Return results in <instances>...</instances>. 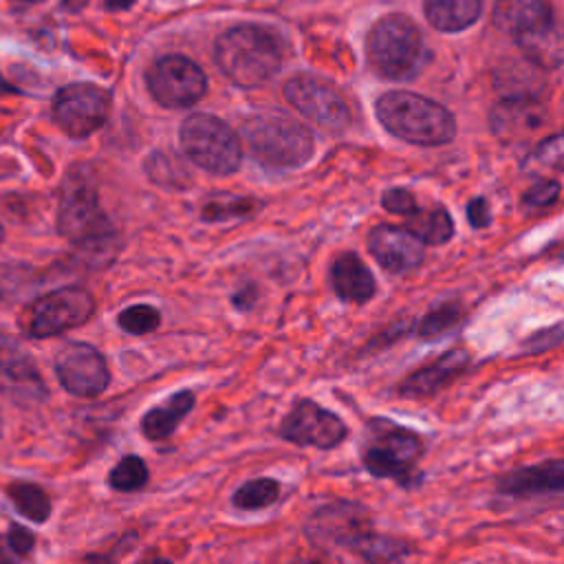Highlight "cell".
Returning a JSON list of instances; mask_svg holds the SVG:
<instances>
[{"label":"cell","mask_w":564,"mask_h":564,"mask_svg":"<svg viewBox=\"0 0 564 564\" xmlns=\"http://www.w3.org/2000/svg\"><path fill=\"white\" fill-rule=\"evenodd\" d=\"M55 375L75 397H97L108 388L110 372L104 355L84 341H68L55 357Z\"/></svg>","instance_id":"cell-13"},{"label":"cell","mask_w":564,"mask_h":564,"mask_svg":"<svg viewBox=\"0 0 564 564\" xmlns=\"http://www.w3.org/2000/svg\"><path fill=\"white\" fill-rule=\"evenodd\" d=\"M357 553L364 560L370 562H394L408 555V546L403 542H397L392 538H379V535H368L361 546L357 549Z\"/></svg>","instance_id":"cell-34"},{"label":"cell","mask_w":564,"mask_h":564,"mask_svg":"<svg viewBox=\"0 0 564 564\" xmlns=\"http://www.w3.org/2000/svg\"><path fill=\"white\" fill-rule=\"evenodd\" d=\"M330 284L346 302H366L375 295V278L357 253H341L330 267Z\"/></svg>","instance_id":"cell-22"},{"label":"cell","mask_w":564,"mask_h":564,"mask_svg":"<svg viewBox=\"0 0 564 564\" xmlns=\"http://www.w3.org/2000/svg\"><path fill=\"white\" fill-rule=\"evenodd\" d=\"M560 196V183L553 178H544L533 183L524 194H522V205L529 209H544L551 207Z\"/></svg>","instance_id":"cell-36"},{"label":"cell","mask_w":564,"mask_h":564,"mask_svg":"<svg viewBox=\"0 0 564 564\" xmlns=\"http://www.w3.org/2000/svg\"><path fill=\"white\" fill-rule=\"evenodd\" d=\"M245 141L253 156L278 170L300 167L313 154V134L308 128L282 112H262L247 119L242 126Z\"/></svg>","instance_id":"cell-5"},{"label":"cell","mask_w":564,"mask_h":564,"mask_svg":"<svg viewBox=\"0 0 564 564\" xmlns=\"http://www.w3.org/2000/svg\"><path fill=\"white\" fill-rule=\"evenodd\" d=\"M110 112V95L95 84H68L53 97L55 123L75 139L93 134Z\"/></svg>","instance_id":"cell-10"},{"label":"cell","mask_w":564,"mask_h":564,"mask_svg":"<svg viewBox=\"0 0 564 564\" xmlns=\"http://www.w3.org/2000/svg\"><path fill=\"white\" fill-rule=\"evenodd\" d=\"M0 242H2V227H0Z\"/></svg>","instance_id":"cell-43"},{"label":"cell","mask_w":564,"mask_h":564,"mask_svg":"<svg viewBox=\"0 0 564 564\" xmlns=\"http://www.w3.org/2000/svg\"><path fill=\"white\" fill-rule=\"evenodd\" d=\"M467 220H469V225L474 229H482V227H487L491 223V209H489L487 198L476 196V198L469 200V205H467Z\"/></svg>","instance_id":"cell-38"},{"label":"cell","mask_w":564,"mask_h":564,"mask_svg":"<svg viewBox=\"0 0 564 564\" xmlns=\"http://www.w3.org/2000/svg\"><path fill=\"white\" fill-rule=\"evenodd\" d=\"M0 386L44 397L46 386L29 350L11 335H0Z\"/></svg>","instance_id":"cell-16"},{"label":"cell","mask_w":564,"mask_h":564,"mask_svg":"<svg viewBox=\"0 0 564 564\" xmlns=\"http://www.w3.org/2000/svg\"><path fill=\"white\" fill-rule=\"evenodd\" d=\"M306 535L322 549H359L370 535V516L355 502H333L322 507L306 524Z\"/></svg>","instance_id":"cell-12"},{"label":"cell","mask_w":564,"mask_h":564,"mask_svg":"<svg viewBox=\"0 0 564 564\" xmlns=\"http://www.w3.org/2000/svg\"><path fill=\"white\" fill-rule=\"evenodd\" d=\"M117 324L130 335H145L161 324V313L150 304H134L119 313Z\"/></svg>","instance_id":"cell-33"},{"label":"cell","mask_w":564,"mask_h":564,"mask_svg":"<svg viewBox=\"0 0 564 564\" xmlns=\"http://www.w3.org/2000/svg\"><path fill=\"white\" fill-rule=\"evenodd\" d=\"M15 2H22V4H35V2H42V0H15Z\"/></svg>","instance_id":"cell-42"},{"label":"cell","mask_w":564,"mask_h":564,"mask_svg":"<svg viewBox=\"0 0 564 564\" xmlns=\"http://www.w3.org/2000/svg\"><path fill=\"white\" fill-rule=\"evenodd\" d=\"M31 284V269L24 264H0V308L13 304Z\"/></svg>","instance_id":"cell-32"},{"label":"cell","mask_w":564,"mask_h":564,"mask_svg":"<svg viewBox=\"0 0 564 564\" xmlns=\"http://www.w3.org/2000/svg\"><path fill=\"white\" fill-rule=\"evenodd\" d=\"M538 165L564 172V130L540 141L531 154Z\"/></svg>","instance_id":"cell-35"},{"label":"cell","mask_w":564,"mask_h":564,"mask_svg":"<svg viewBox=\"0 0 564 564\" xmlns=\"http://www.w3.org/2000/svg\"><path fill=\"white\" fill-rule=\"evenodd\" d=\"M524 57L540 68H557L564 64V24L555 18L516 37Z\"/></svg>","instance_id":"cell-20"},{"label":"cell","mask_w":564,"mask_h":564,"mask_svg":"<svg viewBox=\"0 0 564 564\" xmlns=\"http://www.w3.org/2000/svg\"><path fill=\"white\" fill-rule=\"evenodd\" d=\"M218 68L242 88L269 82L282 66L280 42L262 26L240 24L225 31L214 48Z\"/></svg>","instance_id":"cell-3"},{"label":"cell","mask_w":564,"mask_h":564,"mask_svg":"<svg viewBox=\"0 0 564 564\" xmlns=\"http://www.w3.org/2000/svg\"><path fill=\"white\" fill-rule=\"evenodd\" d=\"M549 0H496L491 20L494 24L513 37L551 20Z\"/></svg>","instance_id":"cell-21"},{"label":"cell","mask_w":564,"mask_h":564,"mask_svg":"<svg viewBox=\"0 0 564 564\" xmlns=\"http://www.w3.org/2000/svg\"><path fill=\"white\" fill-rule=\"evenodd\" d=\"M181 145L185 154L212 174H231L240 167V139L229 123L214 115H189L181 126Z\"/></svg>","instance_id":"cell-7"},{"label":"cell","mask_w":564,"mask_h":564,"mask_svg":"<svg viewBox=\"0 0 564 564\" xmlns=\"http://www.w3.org/2000/svg\"><path fill=\"white\" fill-rule=\"evenodd\" d=\"M9 498L13 500L18 511L33 522H44L51 516V500L37 485L13 482L9 487Z\"/></svg>","instance_id":"cell-26"},{"label":"cell","mask_w":564,"mask_h":564,"mask_svg":"<svg viewBox=\"0 0 564 564\" xmlns=\"http://www.w3.org/2000/svg\"><path fill=\"white\" fill-rule=\"evenodd\" d=\"M286 101L313 123L326 130H344L350 123V108L341 93L313 75H295L284 84Z\"/></svg>","instance_id":"cell-11"},{"label":"cell","mask_w":564,"mask_h":564,"mask_svg":"<svg viewBox=\"0 0 564 564\" xmlns=\"http://www.w3.org/2000/svg\"><path fill=\"white\" fill-rule=\"evenodd\" d=\"M280 496V485L273 478H256L238 487L234 494V505L238 509H264L273 505Z\"/></svg>","instance_id":"cell-29"},{"label":"cell","mask_w":564,"mask_h":564,"mask_svg":"<svg viewBox=\"0 0 564 564\" xmlns=\"http://www.w3.org/2000/svg\"><path fill=\"white\" fill-rule=\"evenodd\" d=\"M482 0H425L427 22L443 33H456L471 26L480 15Z\"/></svg>","instance_id":"cell-23"},{"label":"cell","mask_w":564,"mask_h":564,"mask_svg":"<svg viewBox=\"0 0 564 564\" xmlns=\"http://www.w3.org/2000/svg\"><path fill=\"white\" fill-rule=\"evenodd\" d=\"M498 491L507 496L564 491V458H553L538 465L513 469L498 480Z\"/></svg>","instance_id":"cell-17"},{"label":"cell","mask_w":564,"mask_h":564,"mask_svg":"<svg viewBox=\"0 0 564 564\" xmlns=\"http://www.w3.org/2000/svg\"><path fill=\"white\" fill-rule=\"evenodd\" d=\"M458 322H460V306L456 302H447V304H441L434 311H430L419 322L416 335L423 341H434V339L443 337L445 333H449L452 328H456Z\"/></svg>","instance_id":"cell-28"},{"label":"cell","mask_w":564,"mask_h":564,"mask_svg":"<svg viewBox=\"0 0 564 564\" xmlns=\"http://www.w3.org/2000/svg\"><path fill=\"white\" fill-rule=\"evenodd\" d=\"M86 4V0H64V7L68 9V11H77V9H82Z\"/></svg>","instance_id":"cell-41"},{"label":"cell","mask_w":564,"mask_h":564,"mask_svg":"<svg viewBox=\"0 0 564 564\" xmlns=\"http://www.w3.org/2000/svg\"><path fill=\"white\" fill-rule=\"evenodd\" d=\"M423 240L408 227L377 225L368 234V249L375 260L390 273H403L421 264Z\"/></svg>","instance_id":"cell-15"},{"label":"cell","mask_w":564,"mask_h":564,"mask_svg":"<svg viewBox=\"0 0 564 564\" xmlns=\"http://www.w3.org/2000/svg\"><path fill=\"white\" fill-rule=\"evenodd\" d=\"M423 452V441L412 430L392 421H372L368 425L361 460L377 478H392L403 487L421 480L414 465Z\"/></svg>","instance_id":"cell-6"},{"label":"cell","mask_w":564,"mask_h":564,"mask_svg":"<svg viewBox=\"0 0 564 564\" xmlns=\"http://www.w3.org/2000/svg\"><path fill=\"white\" fill-rule=\"evenodd\" d=\"M148 482V467L139 456H123L110 471V487L117 491H137Z\"/></svg>","instance_id":"cell-31"},{"label":"cell","mask_w":564,"mask_h":564,"mask_svg":"<svg viewBox=\"0 0 564 564\" xmlns=\"http://www.w3.org/2000/svg\"><path fill=\"white\" fill-rule=\"evenodd\" d=\"M192 408H194V394L187 390L176 392L159 408L145 412V416L141 419V432L152 441H163L176 430V425L185 419V414H189Z\"/></svg>","instance_id":"cell-24"},{"label":"cell","mask_w":564,"mask_h":564,"mask_svg":"<svg viewBox=\"0 0 564 564\" xmlns=\"http://www.w3.org/2000/svg\"><path fill=\"white\" fill-rule=\"evenodd\" d=\"M57 229L82 251L112 256L115 231L99 207L95 174L88 165L70 167L62 183Z\"/></svg>","instance_id":"cell-1"},{"label":"cell","mask_w":564,"mask_h":564,"mask_svg":"<svg viewBox=\"0 0 564 564\" xmlns=\"http://www.w3.org/2000/svg\"><path fill=\"white\" fill-rule=\"evenodd\" d=\"M375 112L392 137L414 145H443L456 134L454 115L438 101L416 93L390 90L377 99Z\"/></svg>","instance_id":"cell-2"},{"label":"cell","mask_w":564,"mask_h":564,"mask_svg":"<svg viewBox=\"0 0 564 564\" xmlns=\"http://www.w3.org/2000/svg\"><path fill=\"white\" fill-rule=\"evenodd\" d=\"M280 434L297 445H313V447H335L348 434L344 421L317 405L315 401H297V405L284 416L280 425Z\"/></svg>","instance_id":"cell-14"},{"label":"cell","mask_w":564,"mask_h":564,"mask_svg":"<svg viewBox=\"0 0 564 564\" xmlns=\"http://www.w3.org/2000/svg\"><path fill=\"white\" fill-rule=\"evenodd\" d=\"M469 364V355L463 348L456 350H447L443 357L434 359L432 364L419 368L416 372H412L410 377H405L399 386V394L403 397H427L432 392H436L438 388H443L447 381H452L456 375H460Z\"/></svg>","instance_id":"cell-18"},{"label":"cell","mask_w":564,"mask_h":564,"mask_svg":"<svg viewBox=\"0 0 564 564\" xmlns=\"http://www.w3.org/2000/svg\"><path fill=\"white\" fill-rule=\"evenodd\" d=\"M132 2H134V0H106V7L119 11V9H128Z\"/></svg>","instance_id":"cell-40"},{"label":"cell","mask_w":564,"mask_h":564,"mask_svg":"<svg viewBox=\"0 0 564 564\" xmlns=\"http://www.w3.org/2000/svg\"><path fill=\"white\" fill-rule=\"evenodd\" d=\"M7 542H9V549H11L13 553L26 555V553H31V549H33V533L26 531V529H22V527H18V524H11L9 535H7Z\"/></svg>","instance_id":"cell-39"},{"label":"cell","mask_w":564,"mask_h":564,"mask_svg":"<svg viewBox=\"0 0 564 564\" xmlns=\"http://www.w3.org/2000/svg\"><path fill=\"white\" fill-rule=\"evenodd\" d=\"M370 68L392 82L414 79L427 59L425 42L416 24L403 13L381 18L366 37Z\"/></svg>","instance_id":"cell-4"},{"label":"cell","mask_w":564,"mask_h":564,"mask_svg":"<svg viewBox=\"0 0 564 564\" xmlns=\"http://www.w3.org/2000/svg\"><path fill=\"white\" fill-rule=\"evenodd\" d=\"M145 79L150 95L165 108L194 106L207 90V77L200 66L183 55L156 59Z\"/></svg>","instance_id":"cell-9"},{"label":"cell","mask_w":564,"mask_h":564,"mask_svg":"<svg viewBox=\"0 0 564 564\" xmlns=\"http://www.w3.org/2000/svg\"><path fill=\"white\" fill-rule=\"evenodd\" d=\"M544 117L542 106L531 95H509L491 108V130L500 139L531 132Z\"/></svg>","instance_id":"cell-19"},{"label":"cell","mask_w":564,"mask_h":564,"mask_svg":"<svg viewBox=\"0 0 564 564\" xmlns=\"http://www.w3.org/2000/svg\"><path fill=\"white\" fill-rule=\"evenodd\" d=\"M381 205H383V209H388L392 214H401V216H412L419 209L414 194L403 187L386 189L381 196Z\"/></svg>","instance_id":"cell-37"},{"label":"cell","mask_w":564,"mask_h":564,"mask_svg":"<svg viewBox=\"0 0 564 564\" xmlns=\"http://www.w3.org/2000/svg\"><path fill=\"white\" fill-rule=\"evenodd\" d=\"M258 209V203L253 198H245V196H216L212 198L200 216L209 223L214 220H227V218H240V216H251Z\"/></svg>","instance_id":"cell-30"},{"label":"cell","mask_w":564,"mask_h":564,"mask_svg":"<svg viewBox=\"0 0 564 564\" xmlns=\"http://www.w3.org/2000/svg\"><path fill=\"white\" fill-rule=\"evenodd\" d=\"M148 176L163 187H185L189 185V172L181 165L178 156L170 152H154L145 161Z\"/></svg>","instance_id":"cell-27"},{"label":"cell","mask_w":564,"mask_h":564,"mask_svg":"<svg viewBox=\"0 0 564 564\" xmlns=\"http://www.w3.org/2000/svg\"><path fill=\"white\" fill-rule=\"evenodd\" d=\"M408 229L414 231L425 245H443L454 236V220L443 207H436L432 212L416 209L410 216Z\"/></svg>","instance_id":"cell-25"},{"label":"cell","mask_w":564,"mask_h":564,"mask_svg":"<svg viewBox=\"0 0 564 564\" xmlns=\"http://www.w3.org/2000/svg\"><path fill=\"white\" fill-rule=\"evenodd\" d=\"M95 313V297L82 286H62L24 306L18 326L26 337H55L88 322Z\"/></svg>","instance_id":"cell-8"}]
</instances>
